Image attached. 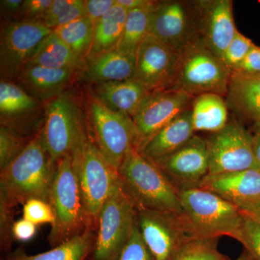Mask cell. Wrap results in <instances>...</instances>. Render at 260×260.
<instances>
[{
	"instance_id": "cell-7",
	"label": "cell",
	"mask_w": 260,
	"mask_h": 260,
	"mask_svg": "<svg viewBox=\"0 0 260 260\" xmlns=\"http://www.w3.org/2000/svg\"><path fill=\"white\" fill-rule=\"evenodd\" d=\"M92 138L99 151L118 171L130 150H138V136L133 118L115 112L94 95L88 99Z\"/></svg>"
},
{
	"instance_id": "cell-20",
	"label": "cell",
	"mask_w": 260,
	"mask_h": 260,
	"mask_svg": "<svg viewBox=\"0 0 260 260\" xmlns=\"http://www.w3.org/2000/svg\"><path fill=\"white\" fill-rule=\"evenodd\" d=\"M198 187L216 193L234 204L260 200V171L249 169L220 175H208Z\"/></svg>"
},
{
	"instance_id": "cell-23",
	"label": "cell",
	"mask_w": 260,
	"mask_h": 260,
	"mask_svg": "<svg viewBox=\"0 0 260 260\" xmlns=\"http://www.w3.org/2000/svg\"><path fill=\"white\" fill-rule=\"evenodd\" d=\"M40 108L39 100L12 80L0 82L1 126L23 134L22 127L27 118Z\"/></svg>"
},
{
	"instance_id": "cell-33",
	"label": "cell",
	"mask_w": 260,
	"mask_h": 260,
	"mask_svg": "<svg viewBox=\"0 0 260 260\" xmlns=\"http://www.w3.org/2000/svg\"><path fill=\"white\" fill-rule=\"evenodd\" d=\"M31 138H27L6 126H0V170L8 167L23 152Z\"/></svg>"
},
{
	"instance_id": "cell-2",
	"label": "cell",
	"mask_w": 260,
	"mask_h": 260,
	"mask_svg": "<svg viewBox=\"0 0 260 260\" xmlns=\"http://www.w3.org/2000/svg\"><path fill=\"white\" fill-rule=\"evenodd\" d=\"M118 174L123 190L137 210L184 213L179 188L138 149L126 154Z\"/></svg>"
},
{
	"instance_id": "cell-46",
	"label": "cell",
	"mask_w": 260,
	"mask_h": 260,
	"mask_svg": "<svg viewBox=\"0 0 260 260\" xmlns=\"http://www.w3.org/2000/svg\"><path fill=\"white\" fill-rule=\"evenodd\" d=\"M251 132L253 134H260V121L251 126Z\"/></svg>"
},
{
	"instance_id": "cell-9",
	"label": "cell",
	"mask_w": 260,
	"mask_h": 260,
	"mask_svg": "<svg viewBox=\"0 0 260 260\" xmlns=\"http://www.w3.org/2000/svg\"><path fill=\"white\" fill-rule=\"evenodd\" d=\"M44 124L41 128L43 144L51 161L71 154L86 134L80 109L67 93L44 104Z\"/></svg>"
},
{
	"instance_id": "cell-37",
	"label": "cell",
	"mask_w": 260,
	"mask_h": 260,
	"mask_svg": "<svg viewBox=\"0 0 260 260\" xmlns=\"http://www.w3.org/2000/svg\"><path fill=\"white\" fill-rule=\"evenodd\" d=\"M23 218L35 225L50 223L54 221V215L50 205L42 200L32 199L23 205Z\"/></svg>"
},
{
	"instance_id": "cell-40",
	"label": "cell",
	"mask_w": 260,
	"mask_h": 260,
	"mask_svg": "<svg viewBox=\"0 0 260 260\" xmlns=\"http://www.w3.org/2000/svg\"><path fill=\"white\" fill-rule=\"evenodd\" d=\"M234 72L246 75H260V47L254 44L242 64Z\"/></svg>"
},
{
	"instance_id": "cell-12",
	"label": "cell",
	"mask_w": 260,
	"mask_h": 260,
	"mask_svg": "<svg viewBox=\"0 0 260 260\" xmlns=\"http://www.w3.org/2000/svg\"><path fill=\"white\" fill-rule=\"evenodd\" d=\"M137 222L154 260H173L186 244L200 238L184 213L140 210Z\"/></svg>"
},
{
	"instance_id": "cell-43",
	"label": "cell",
	"mask_w": 260,
	"mask_h": 260,
	"mask_svg": "<svg viewBox=\"0 0 260 260\" xmlns=\"http://www.w3.org/2000/svg\"><path fill=\"white\" fill-rule=\"evenodd\" d=\"M242 212L250 215L260 222V200L240 202L235 204Z\"/></svg>"
},
{
	"instance_id": "cell-4",
	"label": "cell",
	"mask_w": 260,
	"mask_h": 260,
	"mask_svg": "<svg viewBox=\"0 0 260 260\" xmlns=\"http://www.w3.org/2000/svg\"><path fill=\"white\" fill-rule=\"evenodd\" d=\"M186 219L198 237L235 239L244 213L234 203L203 188L179 189Z\"/></svg>"
},
{
	"instance_id": "cell-21",
	"label": "cell",
	"mask_w": 260,
	"mask_h": 260,
	"mask_svg": "<svg viewBox=\"0 0 260 260\" xmlns=\"http://www.w3.org/2000/svg\"><path fill=\"white\" fill-rule=\"evenodd\" d=\"M134 79L95 84L94 96L115 112L133 118L151 95Z\"/></svg>"
},
{
	"instance_id": "cell-38",
	"label": "cell",
	"mask_w": 260,
	"mask_h": 260,
	"mask_svg": "<svg viewBox=\"0 0 260 260\" xmlns=\"http://www.w3.org/2000/svg\"><path fill=\"white\" fill-rule=\"evenodd\" d=\"M53 0H25L20 10L22 20H39L43 21Z\"/></svg>"
},
{
	"instance_id": "cell-28",
	"label": "cell",
	"mask_w": 260,
	"mask_h": 260,
	"mask_svg": "<svg viewBox=\"0 0 260 260\" xmlns=\"http://www.w3.org/2000/svg\"><path fill=\"white\" fill-rule=\"evenodd\" d=\"M127 14V10L116 4L95 24L87 61L116 49L122 35Z\"/></svg>"
},
{
	"instance_id": "cell-25",
	"label": "cell",
	"mask_w": 260,
	"mask_h": 260,
	"mask_svg": "<svg viewBox=\"0 0 260 260\" xmlns=\"http://www.w3.org/2000/svg\"><path fill=\"white\" fill-rule=\"evenodd\" d=\"M86 64V61L73 52L53 30L39 44L25 67L40 66L78 72Z\"/></svg>"
},
{
	"instance_id": "cell-27",
	"label": "cell",
	"mask_w": 260,
	"mask_h": 260,
	"mask_svg": "<svg viewBox=\"0 0 260 260\" xmlns=\"http://www.w3.org/2000/svg\"><path fill=\"white\" fill-rule=\"evenodd\" d=\"M95 240L92 227H88L51 250L30 255L23 249H18L9 254L7 260H85L93 250Z\"/></svg>"
},
{
	"instance_id": "cell-19",
	"label": "cell",
	"mask_w": 260,
	"mask_h": 260,
	"mask_svg": "<svg viewBox=\"0 0 260 260\" xmlns=\"http://www.w3.org/2000/svg\"><path fill=\"white\" fill-rule=\"evenodd\" d=\"M77 73L71 70L29 66L21 70L17 79L29 94L47 102L66 93Z\"/></svg>"
},
{
	"instance_id": "cell-11",
	"label": "cell",
	"mask_w": 260,
	"mask_h": 260,
	"mask_svg": "<svg viewBox=\"0 0 260 260\" xmlns=\"http://www.w3.org/2000/svg\"><path fill=\"white\" fill-rule=\"evenodd\" d=\"M209 175L259 170L253 150V134L237 118L207 139Z\"/></svg>"
},
{
	"instance_id": "cell-18",
	"label": "cell",
	"mask_w": 260,
	"mask_h": 260,
	"mask_svg": "<svg viewBox=\"0 0 260 260\" xmlns=\"http://www.w3.org/2000/svg\"><path fill=\"white\" fill-rule=\"evenodd\" d=\"M225 99L238 120L254 125L260 121V75L232 72Z\"/></svg>"
},
{
	"instance_id": "cell-45",
	"label": "cell",
	"mask_w": 260,
	"mask_h": 260,
	"mask_svg": "<svg viewBox=\"0 0 260 260\" xmlns=\"http://www.w3.org/2000/svg\"><path fill=\"white\" fill-rule=\"evenodd\" d=\"M253 150L256 165L260 171V134H253Z\"/></svg>"
},
{
	"instance_id": "cell-1",
	"label": "cell",
	"mask_w": 260,
	"mask_h": 260,
	"mask_svg": "<svg viewBox=\"0 0 260 260\" xmlns=\"http://www.w3.org/2000/svg\"><path fill=\"white\" fill-rule=\"evenodd\" d=\"M55 167L39 129L23 152L0 172V205L13 209L32 199L48 203Z\"/></svg>"
},
{
	"instance_id": "cell-35",
	"label": "cell",
	"mask_w": 260,
	"mask_h": 260,
	"mask_svg": "<svg viewBox=\"0 0 260 260\" xmlns=\"http://www.w3.org/2000/svg\"><path fill=\"white\" fill-rule=\"evenodd\" d=\"M254 44L249 38L239 31L237 32L222 57V60L231 72L235 71L242 64Z\"/></svg>"
},
{
	"instance_id": "cell-39",
	"label": "cell",
	"mask_w": 260,
	"mask_h": 260,
	"mask_svg": "<svg viewBox=\"0 0 260 260\" xmlns=\"http://www.w3.org/2000/svg\"><path fill=\"white\" fill-rule=\"evenodd\" d=\"M115 5V0H85L86 17L95 25Z\"/></svg>"
},
{
	"instance_id": "cell-32",
	"label": "cell",
	"mask_w": 260,
	"mask_h": 260,
	"mask_svg": "<svg viewBox=\"0 0 260 260\" xmlns=\"http://www.w3.org/2000/svg\"><path fill=\"white\" fill-rule=\"evenodd\" d=\"M219 238H196L186 244L173 260H231L218 250Z\"/></svg>"
},
{
	"instance_id": "cell-31",
	"label": "cell",
	"mask_w": 260,
	"mask_h": 260,
	"mask_svg": "<svg viewBox=\"0 0 260 260\" xmlns=\"http://www.w3.org/2000/svg\"><path fill=\"white\" fill-rule=\"evenodd\" d=\"M85 16V0H53L42 22L54 30Z\"/></svg>"
},
{
	"instance_id": "cell-14",
	"label": "cell",
	"mask_w": 260,
	"mask_h": 260,
	"mask_svg": "<svg viewBox=\"0 0 260 260\" xmlns=\"http://www.w3.org/2000/svg\"><path fill=\"white\" fill-rule=\"evenodd\" d=\"M179 53L149 34L137 51L133 79L149 91L172 88Z\"/></svg>"
},
{
	"instance_id": "cell-36",
	"label": "cell",
	"mask_w": 260,
	"mask_h": 260,
	"mask_svg": "<svg viewBox=\"0 0 260 260\" xmlns=\"http://www.w3.org/2000/svg\"><path fill=\"white\" fill-rule=\"evenodd\" d=\"M116 260H154L141 237L138 222Z\"/></svg>"
},
{
	"instance_id": "cell-29",
	"label": "cell",
	"mask_w": 260,
	"mask_h": 260,
	"mask_svg": "<svg viewBox=\"0 0 260 260\" xmlns=\"http://www.w3.org/2000/svg\"><path fill=\"white\" fill-rule=\"evenodd\" d=\"M154 8L128 11L125 25L116 50L136 56L140 46L150 34V17Z\"/></svg>"
},
{
	"instance_id": "cell-8",
	"label": "cell",
	"mask_w": 260,
	"mask_h": 260,
	"mask_svg": "<svg viewBox=\"0 0 260 260\" xmlns=\"http://www.w3.org/2000/svg\"><path fill=\"white\" fill-rule=\"evenodd\" d=\"M138 210L120 181L103 206L93 246V260H116L137 223Z\"/></svg>"
},
{
	"instance_id": "cell-44",
	"label": "cell",
	"mask_w": 260,
	"mask_h": 260,
	"mask_svg": "<svg viewBox=\"0 0 260 260\" xmlns=\"http://www.w3.org/2000/svg\"><path fill=\"white\" fill-rule=\"evenodd\" d=\"M24 1L23 0H2V9H4L8 13L15 14L20 13L23 6Z\"/></svg>"
},
{
	"instance_id": "cell-26",
	"label": "cell",
	"mask_w": 260,
	"mask_h": 260,
	"mask_svg": "<svg viewBox=\"0 0 260 260\" xmlns=\"http://www.w3.org/2000/svg\"><path fill=\"white\" fill-rule=\"evenodd\" d=\"M194 132L217 133L229 121V109L225 97L216 93H205L194 98L191 107Z\"/></svg>"
},
{
	"instance_id": "cell-6",
	"label": "cell",
	"mask_w": 260,
	"mask_h": 260,
	"mask_svg": "<svg viewBox=\"0 0 260 260\" xmlns=\"http://www.w3.org/2000/svg\"><path fill=\"white\" fill-rule=\"evenodd\" d=\"M71 154L85 211L91 225H97L104 203L119 181L118 171L99 151L88 132Z\"/></svg>"
},
{
	"instance_id": "cell-17",
	"label": "cell",
	"mask_w": 260,
	"mask_h": 260,
	"mask_svg": "<svg viewBox=\"0 0 260 260\" xmlns=\"http://www.w3.org/2000/svg\"><path fill=\"white\" fill-rule=\"evenodd\" d=\"M201 10L200 37L210 51L223 57L239 31L233 15L232 0H198Z\"/></svg>"
},
{
	"instance_id": "cell-22",
	"label": "cell",
	"mask_w": 260,
	"mask_h": 260,
	"mask_svg": "<svg viewBox=\"0 0 260 260\" xmlns=\"http://www.w3.org/2000/svg\"><path fill=\"white\" fill-rule=\"evenodd\" d=\"M194 133L189 109L154 135L139 152L151 161H158L184 146Z\"/></svg>"
},
{
	"instance_id": "cell-15",
	"label": "cell",
	"mask_w": 260,
	"mask_h": 260,
	"mask_svg": "<svg viewBox=\"0 0 260 260\" xmlns=\"http://www.w3.org/2000/svg\"><path fill=\"white\" fill-rule=\"evenodd\" d=\"M194 98L179 90L153 92L133 118L138 136V150L167 124L191 109Z\"/></svg>"
},
{
	"instance_id": "cell-10",
	"label": "cell",
	"mask_w": 260,
	"mask_h": 260,
	"mask_svg": "<svg viewBox=\"0 0 260 260\" xmlns=\"http://www.w3.org/2000/svg\"><path fill=\"white\" fill-rule=\"evenodd\" d=\"M201 10L199 2L158 1L151 13L150 34L180 53L199 39Z\"/></svg>"
},
{
	"instance_id": "cell-24",
	"label": "cell",
	"mask_w": 260,
	"mask_h": 260,
	"mask_svg": "<svg viewBox=\"0 0 260 260\" xmlns=\"http://www.w3.org/2000/svg\"><path fill=\"white\" fill-rule=\"evenodd\" d=\"M85 74L95 84L124 81L134 78L135 56L114 49L88 59Z\"/></svg>"
},
{
	"instance_id": "cell-41",
	"label": "cell",
	"mask_w": 260,
	"mask_h": 260,
	"mask_svg": "<svg viewBox=\"0 0 260 260\" xmlns=\"http://www.w3.org/2000/svg\"><path fill=\"white\" fill-rule=\"evenodd\" d=\"M37 225L25 218L14 222L12 229L13 239L19 242H28L35 237Z\"/></svg>"
},
{
	"instance_id": "cell-42",
	"label": "cell",
	"mask_w": 260,
	"mask_h": 260,
	"mask_svg": "<svg viewBox=\"0 0 260 260\" xmlns=\"http://www.w3.org/2000/svg\"><path fill=\"white\" fill-rule=\"evenodd\" d=\"M116 4L129 10L135 9H150L158 4V1L153 0H115Z\"/></svg>"
},
{
	"instance_id": "cell-13",
	"label": "cell",
	"mask_w": 260,
	"mask_h": 260,
	"mask_svg": "<svg viewBox=\"0 0 260 260\" xmlns=\"http://www.w3.org/2000/svg\"><path fill=\"white\" fill-rule=\"evenodd\" d=\"M52 32L53 30L39 20H18L2 27V80L18 78L39 44Z\"/></svg>"
},
{
	"instance_id": "cell-5",
	"label": "cell",
	"mask_w": 260,
	"mask_h": 260,
	"mask_svg": "<svg viewBox=\"0 0 260 260\" xmlns=\"http://www.w3.org/2000/svg\"><path fill=\"white\" fill-rule=\"evenodd\" d=\"M232 72L201 39L189 44L179 53L173 90L193 97L216 93L225 97Z\"/></svg>"
},
{
	"instance_id": "cell-3",
	"label": "cell",
	"mask_w": 260,
	"mask_h": 260,
	"mask_svg": "<svg viewBox=\"0 0 260 260\" xmlns=\"http://www.w3.org/2000/svg\"><path fill=\"white\" fill-rule=\"evenodd\" d=\"M48 203L54 215L48 241L54 247L92 227L84 206L72 154L56 162Z\"/></svg>"
},
{
	"instance_id": "cell-16",
	"label": "cell",
	"mask_w": 260,
	"mask_h": 260,
	"mask_svg": "<svg viewBox=\"0 0 260 260\" xmlns=\"http://www.w3.org/2000/svg\"><path fill=\"white\" fill-rule=\"evenodd\" d=\"M155 164L179 189L196 187L209 175L206 141L194 135L184 146Z\"/></svg>"
},
{
	"instance_id": "cell-47",
	"label": "cell",
	"mask_w": 260,
	"mask_h": 260,
	"mask_svg": "<svg viewBox=\"0 0 260 260\" xmlns=\"http://www.w3.org/2000/svg\"><path fill=\"white\" fill-rule=\"evenodd\" d=\"M237 260H252L251 259V258L250 256H249V254H247V253L244 252L243 253L242 255L239 256V258Z\"/></svg>"
},
{
	"instance_id": "cell-34",
	"label": "cell",
	"mask_w": 260,
	"mask_h": 260,
	"mask_svg": "<svg viewBox=\"0 0 260 260\" xmlns=\"http://www.w3.org/2000/svg\"><path fill=\"white\" fill-rule=\"evenodd\" d=\"M244 213V212H243ZM235 239L243 244L252 260H260V222L244 213Z\"/></svg>"
},
{
	"instance_id": "cell-30",
	"label": "cell",
	"mask_w": 260,
	"mask_h": 260,
	"mask_svg": "<svg viewBox=\"0 0 260 260\" xmlns=\"http://www.w3.org/2000/svg\"><path fill=\"white\" fill-rule=\"evenodd\" d=\"M94 28L93 22L85 16L54 29V32L73 52L87 61L93 42Z\"/></svg>"
}]
</instances>
